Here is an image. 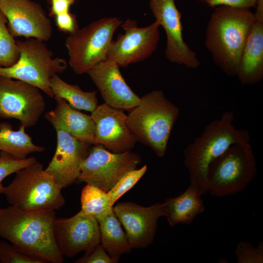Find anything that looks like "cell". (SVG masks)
I'll use <instances>...</instances> for the list:
<instances>
[{"label": "cell", "mask_w": 263, "mask_h": 263, "mask_svg": "<svg viewBox=\"0 0 263 263\" xmlns=\"http://www.w3.org/2000/svg\"><path fill=\"white\" fill-rule=\"evenodd\" d=\"M55 210L0 207V237L43 263H61L54 233Z\"/></svg>", "instance_id": "cell-1"}, {"label": "cell", "mask_w": 263, "mask_h": 263, "mask_svg": "<svg viewBox=\"0 0 263 263\" xmlns=\"http://www.w3.org/2000/svg\"><path fill=\"white\" fill-rule=\"evenodd\" d=\"M255 19L250 8L219 5L211 14L205 45L215 64L225 75L236 76L248 31Z\"/></svg>", "instance_id": "cell-2"}, {"label": "cell", "mask_w": 263, "mask_h": 263, "mask_svg": "<svg viewBox=\"0 0 263 263\" xmlns=\"http://www.w3.org/2000/svg\"><path fill=\"white\" fill-rule=\"evenodd\" d=\"M232 112H225L219 119L207 124L203 132L184 151L185 166L190 183L195 184L203 195L208 192L207 173L211 162L230 146L250 143L249 132L235 128Z\"/></svg>", "instance_id": "cell-3"}, {"label": "cell", "mask_w": 263, "mask_h": 263, "mask_svg": "<svg viewBox=\"0 0 263 263\" xmlns=\"http://www.w3.org/2000/svg\"><path fill=\"white\" fill-rule=\"evenodd\" d=\"M179 113V108L162 91L154 90L140 97L139 103L127 115V123L137 141L163 157Z\"/></svg>", "instance_id": "cell-4"}, {"label": "cell", "mask_w": 263, "mask_h": 263, "mask_svg": "<svg viewBox=\"0 0 263 263\" xmlns=\"http://www.w3.org/2000/svg\"><path fill=\"white\" fill-rule=\"evenodd\" d=\"M55 176L38 160L16 173L3 194L10 205L23 210H59L65 204Z\"/></svg>", "instance_id": "cell-5"}, {"label": "cell", "mask_w": 263, "mask_h": 263, "mask_svg": "<svg viewBox=\"0 0 263 263\" xmlns=\"http://www.w3.org/2000/svg\"><path fill=\"white\" fill-rule=\"evenodd\" d=\"M257 171L250 143L233 144L210 164L207 173L208 192L217 197L240 192L255 178Z\"/></svg>", "instance_id": "cell-6"}, {"label": "cell", "mask_w": 263, "mask_h": 263, "mask_svg": "<svg viewBox=\"0 0 263 263\" xmlns=\"http://www.w3.org/2000/svg\"><path fill=\"white\" fill-rule=\"evenodd\" d=\"M16 42L20 51L19 58L11 66L0 67V75L28 83L54 98L51 80L66 69L65 59L53 58V52L43 41L36 38L18 40Z\"/></svg>", "instance_id": "cell-7"}, {"label": "cell", "mask_w": 263, "mask_h": 263, "mask_svg": "<svg viewBox=\"0 0 263 263\" xmlns=\"http://www.w3.org/2000/svg\"><path fill=\"white\" fill-rule=\"evenodd\" d=\"M122 23L117 18H104L69 35L65 44L69 65L74 72L78 75L87 73L106 59L114 33Z\"/></svg>", "instance_id": "cell-8"}, {"label": "cell", "mask_w": 263, "mask_h": 263, "mask_svg": "<svg viewBox=\"0 0 263 263\" xmlns=\"http://www.w3.org/2000/svg\"><path fill=\"white\" fill-rule=\"evenodd\" d=\"M141 162L140 155L132 151L116 153L101 145H94L81 164L75 183H86L108 192Z\"/></svg>", "instance_id": "cell-9"}, {"label": "cell", "mask_w": 263, "mask_h": 263, "mask_svg": "<svg viewBox=\"0 0 263 263\" xmlns=\"http://www.w3.org/2000/svg\"><path fill=\"white\" fill-rule=\"evenodd\" d=\"M40 90L25 82L0 75V118H15L26 128L35 125L45 110Z\"/></svg>", "instance_id": "cell-10"}, {"label": "cell", "mask_w": 263, "mask_h": 263, "mask_svg": "<svg viewBox=\"0 0 263 263\" xmlns=\"http://www.w3.org/2000/svg\"><path fill=\"white\" fill-rule=\"evenodd\" d=\"M125 32L112 40L106 59L120 67L143 61L156 50L160 40L159 24L155 21L145 27H138L137 21L127 19L121 24Z\"/></svg>", "instance_id": "cell-11"}, {"label": "cell", "mask_w": 263, "mask_h": 263, "mask_svg": "<svg viewBox=\"0 0 263 263\" xmlns=\"http://www.w3.org/2000/svg\"><path fill=\"white\" fill-rule=\"evenodd\" d=\"M151 11L160 26L164 28L167 38L165 51L167 59L171 62L197 69L200 62L196 53L185 42L181 13L174 0H150Z\"/></svg>", "instance_id": "cell-12"}, {"label": "cell", "mask_w": 263, "mask_h": 263, "mask_svg": "<svg viewBox=\"0 0 263 263\" xmlns=\"http://www.w3.org/2000/svg\"><path fill=\"white\" fill-rule=\"evenodd\" d=\"M54 233L58 248L64 257H73L88 252L100 243L98 223L93 216L80 210L69 218H56Z\"/></svg>", "instance_id": "cell-13"}, {"label": "cell", "mask_w": 263, "mask_h": 263, "mask_svg": "<svg viewBox=\"0 0 263 263\" xmlns=\"http://www.w3.org/2000/svg\"><path fill=\"white\" fill-rule=\"evenodd\" d=\"M113 211L132 248H145L153 242L158 219L166 216L167 208L164 203L144 207L133 202L117 203Z\"/></svg>", "instance_id": "cell-14"}, {"label": "cell", "mask_w": 263, "mask_h": 263, "mask_svg": "<svg viewBox=\"0 0 263 263\" xmlns=\"http://www.w3.org/2000/svg\"><path fill=\"white\" fill-rule=\"evenodd\" d=\"M0 10L6 17L8 29L14 37L34 38L43 42L51 38V21L34 1L0 0Z\"/></svg>", "instance_id": "cell-15"}, {"label": "cell", "mask_w": 263, "mask_h": 263, "mask_svg": "<svg viewBox=\"0 0 263 263\" xmlns=\"http://www.w3.org/2000/svg\"><path fill=\"white\" fill-rule=\"evenodd\" d=\"M95 124L94 144L116 153L132 151L137 142L122 110L106 103L98 105L91 115Z\"/></svg>", "instance_id": "cell-16"}, {"label": "cell", "mask_w": 263, "mask_h": 263, "mask_svg": "<svg viewBox=\"0 0 263 263\" xmlns=\"http://www.w3.org/2000/svg\"><path fill=\"white\" fill-rule=\"evenodd\" d=\"M115 61L106 59L87 73L97 87L105 103L120 110L131 111L140 101L126 82Z\"/></svg>", "instance_id": "cell-17"}, {"label": "cell", "mask_w": 263, "mask_h": 263, "mask_svg": "<svg viewBox=\"0 0 263 263\" xmlns=\"http://www.w3.org/2000/svg\"><path fill=\"white\" fill-rule=\"evenodd\" d=\"M56 131V151L45 169L55 176L63 188L76 182L81 164L87 156L92 145L78 140L63 130Z\"/></svg>", "instance_id": "cell-18"}, {"label": "cell", "mask_w": 263, "mask_h": 263, "mask_svg": "<svg viewBox=\"0 0 263 263\" xmlns=\"http://www.w3.org/2000/svg\"><path fill=\"white\" fill-rule=\"evenodd\" d=\"M255 7L236 75L243 85H254L263 78V0H258Z\"/></svg>", "instance_id": "cell-19"}, {"label": "cell", "mask_w": 263, "mask_h": 263, "mask_svg": "<svg viewBox=\"0 0 263 263\" xmlns=\"http://www.w3.org/2000/svg\"><path fill=\"white\" fill-rule=\"evenodd\" d=\"M55 99L56 107L45 113L46 119L56 130H63L81 141L94 145L95 127L91 116L72 107L62 98Z\"/></svg>", "instance_id": "cell-20"}, {"label": "cell", "mask_w": 263, "mask_h": 263, "mask_svg": "<svg viewBox=\"0 0 263 263\" xmlns=\"http://www.w3.org/2000/svg\"><path fill=\"white\" fill-rule=\"evenodd\" d=\"M203 195L194 184L176 197L166 199L164 203L167 208L166 217L170 226L178 224H190L195 217L204 211L205 206L201 199Z\"/></svg>", "instance_id": "cell-21"}, {"label": "cell", "mask_w": 263, "mask_h": 263, "mask_svg": "<svg viewBox=\"0 0 263 263\" xmlns=\"http://www.w3.org/2000/svg\"><path fill=\"white\" fill-rule=\"evenodd\" d=\"M95 219L99 225L100 243L114 263H117L120 257L130 253L132 247L113 207Z\"/></svg>", "instance_id": "cell-22"}, {"label": "cell", "mask_w": 263, "mask_h": 263, "mask_svg": "<svg viewBox=\"0 0 263 263\" xmlns=\"http://www.w3.org/2000/svg\"><path fill=\"white\" fill-rule=\"evenodd\" d=\"M24 125H20L18 130L12 129L7 123H0V154L6 152L18 159H24L34 152H42L45 150L44 146L34 143L30 136L25 131Z\"/></svg>", "instance_id": "cell-23"}, {"label": "cell", "mask_w": 263, "mask_h": 263, "mask_svg": "<svg viewBox=\"0 0 263 263\" xmlns=\"http://www.w3.org/2000/svg\"><path fill=\"white\" fill-rule=\"evenodd\" d=\"M50 86L54 98L64 99L74 109L92 113L98 106L96 91H83L77 85L65 82L58 75L52 78Z\"/></svg>", "instance_id": "cell-24"}, {"label": "cell", "mask_w": 263, "mask_h": 263, "mask_svg": "<svg viewBox=\"0 0 263 263\" xmlns=\"http://www.w3.org/2000/svg\"><path fill=\"white\" fill-rule=\"evenodd\" d=\"M80 203L85 213L95 218L111 209L107 192L94 186L86 184L82 189Z\"/></svg>", "instance_id": "cell-25"}, {"label": "cell", "mask_w": 263, "mask_h": 263, "mask_svg": "<svg viewBox=\"0 0 263 263\" xmlns=\"http://www.w3.org/2000/svg\"><path fill=\"white\" fill-rule=\"evenodd\" d=\"M7 19L0 10V67H8L15 64L20 56L16 40L9 32Z\"/></svg>", "instance_id": "cell-26"}, {"label": "cell", "mask_w": 263, "mask_h": 263, "mask_svg": "<svg viewBox=\"0 0 263 263\" xmlns=\"http://www.w3.org/2000/svg\"><path fill=\"white\" fill-rule=\"evenodd\" d=\"M147 165L139 169H134L124 174L108 192L111 205L114 204L125 193L131 189L144 175Z\"/></svg>", "instance_id": "cell-27"}, {"label": "cell", "mask_w": 263, "mask_h": 263, "mask_svg": "<svg viewBox=\"0 0 263 263\" xmlns=\"http://www.w3.org/2000/svg\"><path fill=\"white\" fill-rule=\"evenodd\" d=\"M37 159L34 157L18 159L5 152L0 154V195L3 194L4 186L2 181L9 175L17 172L20 169L35 163Z\"/></svg>", "instance_id": "cell-28"}, {"label": "cell", "mask_w": 263, "mask_h": 263, "mask_svg": "<svg viewBox=\"0 0 263 263\" xmlns=\"http://www.w3.org/2000/svg\"><path fill=\"white\" fill-rule=\"evenodd\" d=\"M0 263H43L40 260L22 251L13 244L0 240Z\"/></svg>", "instance_id": "cell-29"}, {"label": "cell", "mask_w": 263, "mask_h": 263, "mask_svg": "<svg viewBox=\"0 0 263 263\" xmlns=\"http://www.w3.org/2000/svg\"><path fill=\"white\" fill-rule=\"evenodd\" d=\"M235 254L238 263H263V242L260 241L258 247L250 243L241 241L237 245Z\"/></svg>", "instance_id": "cell-30"}, {"label": "cell", "mask_w": 263, "mask_h": 263, "mask_svg": "<svg viewBox=\"0 0 263 263\" xmlns=\"http://www.w3.org/2000/svg\"><path fill=\"white\" fill-rule=\"evenodd\" d=\"M76 263H114L113 260L109 256L101 243L96 245L94 248L81 258L75 261Z\"/></svg>", "instance_id": "cell-31"}, {"label": "cell", "mask_w": 263, "mask_h": 263, "mask_svg": "<svg viewBox=\"0 0 263 263\" xmlns=\"http://www.w3.org/2000/svg\"><path fill=\"white\" fill-rule=\"evenodd\" d=\"M55 18L58 29L65 33L71 35L79 29L76 16L70 12L58 15Z\"/></svg>", "instance_id": "cell-32"}, {"label": "cell", "mask_w": 263, "mask_h": 263, "mask_svg": "<svg viewBox=\"0 0 263 263\" xmlns=\"http://www.w3.org/2000/svg\"><path fill=\"white\" fill-rule=\"evenodd\" d=\"M209 6L215 7L219 5L250 8L255 7L258 0H204Z\"/></svg>", "instance_id": "cell-33"}, {"label": "cell", "mask_w": 263, "mask_h": 263, "mask_svg": "<svg viewBox=\"0 0 263 263\" xmlns=\"http://www.w3.org/2000/svg\"><path fill=\"white\" fill-rule=\"evenodd\" d=\"M49 3L51 4L49 15L53 17L69 12L71 4L68 0H50Z\"/></svg>", "instance_id": "cell-34"}, {"label": "cell", "mask_w": 263, "mask_h": 263, "mask_svg": "<svg viewBox=\"0 0 263 263\" xmlns=\"http://www.w3.org/2000/svg\"><path fill=\"white\" fill-rule=\"evenodd\" d=\"M47 0L49 2L50 1V0ZM68 0L71 3V4H73L75 1V0Z\"/></svg>", "instance_id": "cell-35"}]
</instances>
